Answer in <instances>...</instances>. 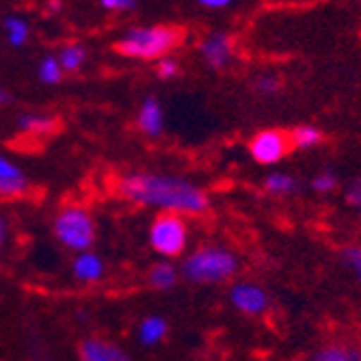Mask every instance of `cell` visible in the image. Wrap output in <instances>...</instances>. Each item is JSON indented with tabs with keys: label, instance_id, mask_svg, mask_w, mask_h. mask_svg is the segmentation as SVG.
Returning <instances> with one entry per match:
<instances>
[{
	"label": "cell",
	"instance_id": "cell-1",
	"mask_svg": "<svg viewBox=\"0 0 361 361\" xmlns=\"http://www.w3.org/2000/svg\"><path fill=\"white\" fill-rule=\"evenodd\" d=\"M117 195L121 200L160 212L202 216L210 208L208 192L195 182L160 171H133L119 178Z\"/></svg>",
	"mask_w": 361,
	"mask_h": 361
},
{
	"label": "cell",
	"instance_id": "cell-2",
	"mask_svg": "<svg viewBox=\"0 0 361 361\" xmlns=\"http://www.w3.org/2000/svg\"><path fill=\"white\" fill-rule=\"evenodd\" d=\"M240 271L238 255L223 245H202L180 264V275L197 286H216L234 279Z\"/></svg>",
	"mask_w": 361,
	"mask_h": 361
},
{
	"label": "cell",
	"instance_id": "cell-3",
	"mask_svg": "<svg viewBox=\"0 0 361 361\" xmlns=\"http://www.w3.org/2000/svg\"><path fill=\"white\" fill-rule=\"evenodd\" d=\"M184 39V32L178 26L154 24L137 26L115 42V52L130 61H158L160 56L171 54Z\"/></svg>",
	"mask_w": 361,
	"mask_h": 361
},
{
	"label": "cell",
	"instance_id": "cell-4",
	"mask_svg": "<svg viewBox=\"0 0 361 361\" xmlns=\"http://www.w3.org/2000/svg\"><path fill=\"white\" fill-rule=\"evenodd\" d=\"M52 234L63 249L87 251L95 243V221L82 206H65L52 221Z\"/></svg>",
	"mask_w": 361,
	"mask_h": 361
},
{
	"label": "cell",
	"instance_id": "cell-5",
	"mask_svg": "<svg viewBox=\"0 0 361 361\" xmlns=\"http://www.w3.org/2000/svg\"><path fill=\"white\" fill-rule=\"evenodd\" d=\"M190 238V229L184 214L178 212H160L152 219L147 229V240L154 253L167 259H176L186 253Z\"/></svg>",
	"mask_w": 361,
	"mask_h": 361
},
{
	"label": "cell",
	"instance_id": "cell-6",
	"mask_svg": "<svg viewBox=\"0 0 361 361\" xmlns=\"http://www.w3.org/2000/svg\"><path fill=\"white\" fill-rule=\"evenodd\" d=\"M290 135L281 130H259V133L249 141V154L257 165H277L290 152Z\"/></svg>",
	"mask_w": 361,
	"mask_h": 361
},
{
	"label": "cell",
	"instance_id": "cell-7",
	"mask_svg": "<svg viewBox=\"0 0 361 361\" xmlns=\"http://www.w3.org/2000/svg\"><path fill=\"white\" fill-rule=\"evenodd\" d=\"M229 303L245 316H262L271 307L269 292L253 281H236L229 288Z\"/></svg>",
	"mask_w": 361,
	"mask_h": 361
},
{
	"label": "cell",
	"instance_id": "cell-8",
	"mask_svg": "<svg viewBox=\"0 0 361 361\" xmlns=\"http://www.w3.org/2000/svg\"><path fill=\"white\" fill-rule=\"evenodd\" d=\"M200 56L210 70H225L234 59V42L223 30H212L200 42Z\"/></svg>",
	"mask_w": 361,
	"mask_h": 361
},
{
	"label": "cell",
	"instance_id": "cell-9",
	"mask_svg": "<svg viewBox=\"0 0 361 361\" xmlns=\"http://www.w3.org/2000/svg\"><path fill=\"white\" fill-rule=\"evenodd\" d=\"M30 188V180L26 171L16 162L0 154V200H18L24 197Z\"/></svg>",
	"mask_w": 361,
	"mask_h": 361
},
{
	"label": "cell",
	"instance_id": "cell-10",
	"mask_svg": "<svg viewBox=\"0 0 361 361\" xmlns=\"http://www.w3.org/2000/svg\"><path fill=\"white\" fill-rule=\"evenodd\" d=\"M135 123H137L139 133L147 139L162 137V133H165V109H162L158 97L149 95L139 104Z\"/></svg>",
	"mask_w": 361,
	"mask_h": 361
},
{
	"label": "cell",
	"instance_id": "cell-11",
	"mask_svg": "<svg viewBox=\"0 0 361 361\" xmlns=\"http://www.w3.org/2000/svg\"><path fill=\"white\" fill-rule=\"evenodd\" d=\"M82 361H128L130 355L119 344L104 338H85L78 346Z\"/></svg>",
	"mask_w": 361,
	"mask_h": 361
},
{
	"label": "cell",
	"instance_id": "cell-12",
	"mask_svg": "<svg viewBox=\"0 0 361 361\" xmlns=\"http://www.w3.org/2000/svg\"><path fill=\"white\" fill-rule=\"evenodd\" d=\"M72 275L80 283H97L106 275V264H104V259L91 249L78 251L72 262Z\"/></svg>",
	"mask_w": 361,
	"mask_h": 361
},
{
	"label": "cell",
	"instance_id": "cell-13",
	"mask_svg": "<svg viewBox=\"0 0 361 361\" xmlns=\"http://www.w3.org/2000/svg\"><path fill=\"white\" fill-rule=\"evenodd\" d=\"M169 336V322L160 314H149L137 324V342L143 348H154Z\"/></svg>",
	"mask_w": 361,
	"mask_h": 361
},
{
	"label": "cell",
	"instance_id": "cell-14",
	"mask_svg": "<svg viewBox=\"0 0 361 361\" xmlns=\"http://www.w3.org/2000/svg\"><path fill=\"white\" fill-rule=\"evenodd\" d=\"M16 126L26 137H46L56 130V119L44 113H20Z\"/></svg>",
	"mask_w": 361,
	"mask_h": 361
},
{
	"label": "cell",
	"instance_id": "cell-15",
	"mask_svg": "<svg viewBox=\"0 0 361 361\" xmlns=\"http://www.w3.org/2000/svg\"><path fill=\"white\" fill-rule=\"evenodd\" d=\"M178 279H180V269L167 257H162L160 262H156V264L147 273V283L158 292L173 290L178 286Z\"/></svg>",
	"mask_w": 361,
	"mask_h": 361
},
{
	"label": "cell",
	"instance_id": "cell-16",
	"mask_svg": "<svg viewBox=\"0 0 361 361\" xmlns=\"http://www.w3.org/2000/svg\"><path fill=\"white\" fill-rule=\"evenodd\" d=\"M0 26H3V32L7 37V44L11 48H22L26 46L28 37H30V26L24 18L20 16H7L3 22H0Z\"/></svg>",
	"mask_w": 361,
	"mask_h": 361
},
{
	"label": "cell",
	"instance_id": "cell-17",
	"mask_svg": "<svg viewBox=\"0 0 361 361\" xmlns=\"http://www.w3.org/2000/svg\"><path fill=\"white\" fill-rule=\"evenodd\" d=\"M59 56V63L65 74H74V72H80L82 65L87 63V48L82 44H68L63 46L61 52L56 54Z\"/></svg>",
	"mask_w": 361,
	"mask_h": 361
},
{
	"label": "cell",
	"instance_id": "cell-18",
	"mask_svg": "<svg viewBox=\"0 0 361 361\" xmlns=\"http://www.w3.org/2000/svg\"><path fill=\"white\" fill-rule=\"evenodd\" d=\"M264 190L275 197H288L299 190V182L294 176L283 171H273L264 178Z\"/></svg>",
	"mask_w": 361,
	"mask_h": 361
},
{
	"label": "cell",
	"instance_id": "cell-19",
	"mask_svg": "<svg viewBox=\"0 0 361 361\" xmlns=\"http://www.w3.org/2000/svg\"><path fill=\"white\" fill-rule=\"evenodd\" d=\"M322 133L316 126H299L290 133V143L294 149H312L322 143Z\"/></svg>",
	"mask_w": 361,
	"mask_h": 361
},
{
	"label": "cell",
	"instance_id": "cell-20",
	"mask_svg": "<svg viewBox=\"0 0 361 361\" xmlns=\"http://www.w3.org/2000/svg\"><path fill=\"white\" fill-rule=\"evenodd\" d=\"M65 72L59 63V56L56 54H46L39 63H37V78L42 85H48V87H54L63 80Z\"/></svg>",
	"mask_w": 361,
	"mask_h": 361
},
{
	"label": "cell",
	"instance_id": "cell-21",
	"mask_svg": "<svg viewBox=\"0 0 361 361\" xmlns=\"http://www.w3.org/2000/svg\"><path fill=\"white\" fill-rule=\"evenodd\" d=\"M316 361H361V353L346 344H329L314 353Z\"/></svg>",
	"mask_w": 361,
	"mask_h": 361
},
{
	"label": "cell",
	"instance_id": "cell-22",
	"mask_svg": "<svg viewBox=\"0 0 361 361\" xmlns=\"http://www.w3.org/2000/svg\"><path fill=\"white\" fill-rule=\"evenodd\" d=\"M178 74H180V63H178V59L165 54V56H160L156 61V76L160 80H173Z\"/></svg>",
	"mask_w": 361,
	"mask_h": 361
},
{
	"label": "cell",
	"instance_id": "cell-23",
	"mask_svg": "<svg viewBox=\"0 0 361 361\" xmlns=\"http://www.w3.org/2000/svg\"><path fill=\"white\" fill-rule=\"evenodd\" d=\"M312 188H314L316 192H320V195L334 192V190L338 188V176H336L334 171H329V169H324V171H320V173L314 176Z\"/></svg>",
	"mask_w": 361,
	"mask_h": 361
},
{
	"label": "cell",
	"instance_id": "cell-24",
	"mask_svg": "<svg viewBox=\"0 0 361 361\" xmlns=\"http://www.w3.org/2000/svg\"><path fill=\"white\" fill-rule=\"evenodd\" d=\"M253 87H255V91H257L259 95H273V93L279 91L281 80H279V76H275V74H259V76L255 78Z\"/></svg>",
	"mask_w": 361,
	"mask_h": 361
},
{
	"label": "cell",
	"instance_id": "cell-25",
	"mask_svg": "<svg viewBox=\"0 0 361 361\" xmlns=\"http://www.w3.org/2000/svg\"><path fill=\"white\" fill-rule=\"evenodd\" d=\"M344 264L355 273L357 279H361V247H348L342 253Z\"/></svg>",
	"mask_w": 361,
	"mask_h": 361
},
{
	"label": "cell",
	"instance_id": "cell-26",
	"mask_svg": "<svg viewBox=\"0 0 361 361\" xmlns=\"http://www.w3.org/2000/svg\"><path fill=\"white\" fill-rule=\"evenodd\" d=\"M100 7L111 13H128L137 9V0H100Z\"/></svg>",
	"mask_w": 361,
	"mask_h": 361
},
{
	"label": "cell",
	"instance_id": "cell-27",
	"mask_svg": "<svg viewBox=\"0 0 361 361\" xmlns=\"http://www.w3.org/2000/svg\"><path fill=\"white\" fill-rule=\"evenodd\" d=\"M348 202L361 212V180L350 184V188H348Z\"/></svg>",
	"mask_w": 361,
	"mask_h": 361
},
{
	"label": "cell",
	"instance_id": "cell-28",
	"mask_svg": "<svg viewBox=\"0 0 361 361\" xmlns=\"http://www.w3.org/2000/svg\"><path fill=\"white\" fill-rule=\"evenodd\" d=\"M232 3H234V0H197V5H200V7H204V9H212V11L227 9Z\"/></svg>",
	"mask_w": 361,
	"mask_h": 361
},
{
	"label": "cell",
	"instance_id": "cell-29",
	"mask_svg": "<svg viewBox=\"0 0 361 361\" xmlns=\"http://www.w3.org/2000/svg\"><path fill=\"white\" fill-rule=\"evenodd\" d=\"M9 236H11V225L7 216L0 214V249H5V245L9 243Z\"/></svg>",
	"mask_w": 361,
	"mask_h": 361
},
{
	"label": "cell",
	"instance_id": "cell-30",
	"mask_svg": "<svg viewBox=\"0 0 361 361\" xmlns=\"http://www.w3.org/2000/svg\"><path fill=\"white\" fill-rule=\"evenodd\" d=\"M11 102H13L11 93H9L7 89H3V87H0V106H9Z\"/></svg>",
	"mask_w": 361,
	"mask_h": 361
}]
</instances>
